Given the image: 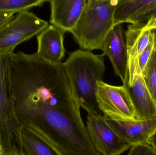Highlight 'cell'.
Segmentation results:
<instances>
[{
  "label": "cell",
  "mask_w": 156,
  "mask_h": 155,
  "mask_svg": "<svg viewBox=\"0 0 156 155\" xmlns=\"http://www.w3.org/2000/svg\"><path fill=\"white\" fill-rule=\"evenodd\" d=\"M11 79L17 118L66 155H101L81 116L62 66L36 53L14 54Z\"/></svg>",
  "instance_id": "1"
},
{
  "label": "cell",
  "mask_w": 156,
  "mask_h": 155,
  "mask_svg": "<svg viewBox=\"0 0 156 155\" xmlns=\"http://www.w3.org/2000/svg\"><path fill=\"white\" fill-rule=\"evenodd\" d=\"M69 54L62 66L72 94L80 107L88 113L99 114L96 88L97 83L104 81L105 56L82 49Z\"/></svg>",
  "instance_id": "2"
},
{
  "label": "cell",
  "mask_w": 156,
  "mask_h": 155,
  "mask_svg": "<svg viewBox=\"0 0 156 155\" xmlns=\"http://www.w3.org/2000/svg\"><path fill=\"white\" fill-rule=\"evenodd\" d=\"M117 1L87 0L76 25L70 32L81 49L102 50L106 36L115 25Z\"/></svg>",
  "instance_id": "3"
},
{
  "label": "cell",
  "mask_w": 156,
  "mask_h": 155,
  "mask_svg": "<svg viewBox=\"0 0 156 155\" xmlns=\"http://www.w3.org/2000/svg\"><path fill=\"white\" fill-rule=\"evenodd\" d=\"M48 25L47 21L28 11L18 13L0 29L1 53L13 52L17 45L37 35Z\"/></svg>",
  "instance_id": "4"
},
{
  "label": "cell",
  "mask_w": 156,
  "mask_h": 155,
  "mask_svg": "<svg viewBox=\"0 0 156 155\" xmlns=\"http://www.w3.org/2000/svg\"><path fill=\"white\" fill-rule=\"evenodd\" d=\"M96 97L99 109L107 118L136 120L130 96L124 86H115L104 81L98 82Z\"/></svg>",
  "instance_id": "5"
},
{
  "label": "cell",
  "mask_w": 156,
  "mask_h": 155,
  "mask_svg": "<svg viewBox=\"0 0 156 155\" xmlns=\"http://www.w3.org/2000/svg\"><path fill=\"white\" fill-rule=\"evenodd\" d=\"M86 128L94 148L102 155H120L132 147L106 123V117L88 113Z\"/></svg>",
  "instance_id": "6"
},
{
  "label": "cell",
  "mask_w": 156,
  "mask_h": 155,
  "mask_svg": "<svg viewBox=\"0 0 156 155\" xmlns=\"http://www.w3.org/2000/svg\"><path fill=\"white\" fill-rule=\"evenodd\" d=\"M123 83L130 96L136 120L156 118V105L146 86L142 71L126 76Z\"/></svg>",
  "instance_id": "7"
},
{
  "label": "cell",
  "mask_w": 156,
  "mask_h": 155,
  "mask_svg": "<svg viewBox=\"0 0 156 155\" xmlns=\"http://www.w3.org/2000/svg\"><path fill=\"white\" fill-rule=\"evenodd\" d=\"M122 24L115 25L106 36L101 51L112 63L115 75L123 83L127 72V52Z\"/></svg>",
  "instance_id": "8"
},
{
  "label": "cell",
  "mask_w": 156,
  "mask_h": 155,
  "mask_svg": "<svg viewBox=\"0 0 156 155\" xmlns=\"http://www.w3.org/2000/svg\"><path fill=\"white\" fill-rule=\"evenodd\" d=\"M106 123L131 146L147 143L156 129V117L145 120H114L106 117Z\"/></svg>",
  "instance_id": "9"
},
{
  "label": "cell",
  "mask_w": 156,
  "mask_h": 155,
  "mask_svg": "<svg viewBox=\"0 0 156 155\" xmlns=\"http://www.w3.org/2000/svg\"><path fill=\"white\" fill-rule=\"evenodd\" d=\"M50 23L64 32H70L77 23L87 0H51Z\"/></svg>",
  "instance_id": "10"
},
{
  "label": "cell",
  "mask_w": 156,
  "mask_h": 155,
  "mask_svg": "<svg viewBox=\"0 0 156 155\" xmlns=\"http://www.w3.org/2000/svg\"><path fill=\"white\" fill-rule=\"evenodd\" d=\"M65 33L56 26L48 25L37 35V54L51 63H61L66 52L64 44Z\"/></svg>",
  "instance_id": "11"
},
{
  "label": "cell",
  "mask_w": 156,
  "mask_h": 155,
  "mask_svg": "<svg viewBox=\"0 0 156 155\" xmlns=\"http://www.w3.org/2000/svg\"><path fill=\"white\" fill-rule=\"evenodd\" d=\"M20 155H66L41 134L24 125L20 133Z\"/></svg>",
  "instance_id": "12"
},
{
  "label": "cell",
  "mask_w": 156,
  "mask_h": 155,
  "mask_svg": "<svg viewBox=\"0 0 156 155\" xmlns=\"http://www.w3.org/2000/svg\"><path fill=\"white\" fill-rule=\"evenodd\" d=\"M152 0H118L114 14V24L129 23Z\"/></svg>",
  "instance_id": "13"
},
{
  "label": "cell",
  "mask_w": 156,
  "mask_h": 155,
  "mask_svg": "<svg viewBox=\"0 0 156 155\" xmlns=\"http://www.w3.org/2000/svg\"><path fill=\"white\" fill-rule=\"evenodd\" d=\"M48 1L45 0H0V12L16 13L29 11L36 6H41Z\"/></svg>",
  "instance_id": "14"
},
{
  "label": "cell",
  "mask_w": 156,
  "mask_h": 155,
  "mask_svg": "<svg viewBox=\"0 0 156 155\" xmlns=\"http://www.w3.org/2000/svg\"><path fill=\"white\" fill-rule=\"evenodd\" d=\"M155 42V41H154ZM146 86L156 105V44L151 57L142 72Z\"/></svg>",
  "instance_id": "15"
},
{
  "label": "cell",
  "mask_w": 156,
  "mask_h": 155,
  "mask_svg": "<svg viewBox=\"0 0 156 155\" xmlns=\"http://www.w3.org/2000/svg\"><path fill=\"white\" fill-rule=\"evenodd\" d=\"M151 31H152V35L151 40L145 49L142 52L139 57V65L142 72H143L145 68L149 59L152 56L154 48L155 42L154 33L152 30Z\"/></svg>",
  "instance_id": "16"
},
{
  "label": "cell",
  "mask_w": 156,
  "mask_h": 155,
  "mask_svg": "<svg viewBox=\"0 0 156 155\" xmlns=\"http://www.w3.org/2000/svg\"><path fill=\"white\" fill-rule=\"evenodd\" d=\"M148 16L146 22L141 26L143 31L156 29V0L151 5Z\"/></svg>",
  "instance_id": "17"
},
{
  "label": "cell",
  "mask_w": 156,
  "mask_h": 155,
  "mask_svg": "<svg viewBox=\"0 0 156 155\" xmlns=\"http://www.w3.org/2000/svg\"><path fill=\"white\" fill-rule=\"evenodd\" d=\"M127 155H155L151 147L147 143H144L132 146Z\"/></svg>",
  "instance_id": "18"
},
{
  "label": "cell",
  "mask_w": 156,
  "mask_h": 155,
  "mask_svg": "<svg viewBox=\"0 0 156 155\" xmlns=\"http://www.w3.org/2000/svg\"><path fill=\"white\" fill-rule=\"evenodd\" d=\"M14 13L11 12H0V29L14 17Z\"/></svg>",
  "instance_id": "19"
},
{
  "label": "cell",
  "mask_w": 156,
  "mask_h": 155,
  "mask_svg": "<svg viewBox=\"0 0 156 155\" xmlns=\"http://www.w3.org/2000/svg\"><path fill=\"white\" fill-rule=\"evenodd\" d=\"M147 143L151 147L155 155H156V129L148 138Z\"/></svg>",
  "instance_id": "20"
},
{
  "label": "cell",
  "mask_w": 156,
  "mask_h": 155,
  "mask_svg": "<svg viewBox=\"0 0 156 155\" xmlns=\"http://www.w3.org/2000/svg\"><path fill=\"white\" fill-rule=\"evenodd\" d=\"M0 155H5L3 149L2 147L1 143H0Z\"/></svg>",
  "instance_id": "21"
},
{
  "label": "cell",
  "mask_w": 156,
  "mask_h": 155,
  "mask_svg": "<svg viewBox=\"0 0 156 155\" xmlns=\"http://www.w3.org/2000/svg\"><path fill=\"white\" fill-rule=\"evenodd\" d=\"M154 33V39L155 42L156 44V29L152 30Z\"/></svg>",
  "instance_id": "22"
},
{
  "label": "cell",
  "mask_w": 156,
  "mask_h": 155,
  "mask_svg": "<svg viewBox=\"0 0 156 155\" xmlns=\"http://www.w3.org/2000/svg\"><path fill=\"white\" fill-rule=\"evenodd\" d=\"M1 50H0V55H1Z\"/></svg>",
  "instance_id": "23"
}]
</instances>
